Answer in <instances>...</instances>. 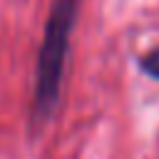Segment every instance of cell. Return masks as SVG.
Returning <instances> with one entry per match:
<instances>
[{
    "label": "cell",
    "mask_w": 159,
    "mask_h": 159,
    "mask_svg": "<svg viewBox=\"0 0 159 159\" xmlns=\"http://www.w3.org/2000/svg\"><path fill=\"white\" fill-rule=\"evenodd\" d=\"M77 10H80V0H52L50 15L45 20L42 42L35 62L32 112H30V124L35 134L45 129V124L52 119L57 109L62 77L70 57V37L77 22Z\"/></svg>",
    "instance_id": "1"
},
{
    "label": "cell",
    "mask_w": 159,
    "mask_h": 159,
    "mask_svg": "<svg viewBox=\"0 0 159 159\" xmlns=\"http://www.w3.org/2000/svg\"><path fill=\"white\" fill-rule=\"evenodd\" d=\"M137 67H139V72L147 75L149 80L159 82V45L152 47L149 52L139 55V57H137Z\"/></svg>",
    "instance_id": "2"
}]
</instances>
